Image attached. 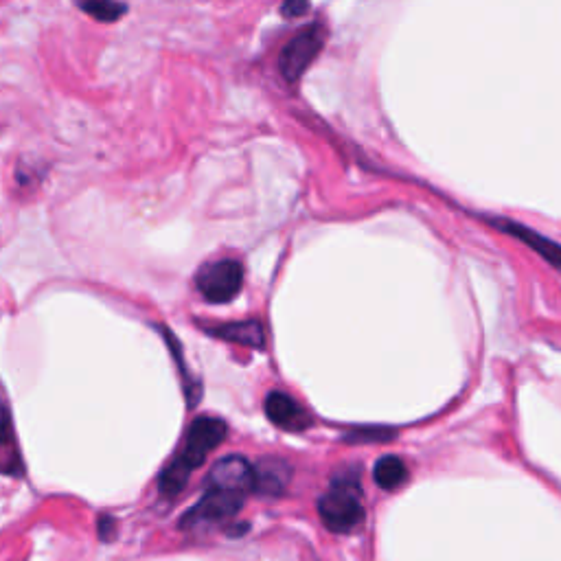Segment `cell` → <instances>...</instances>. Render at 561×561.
<instances>
[{"instance_id": "cell-1", "label": "cell", "mask_w": 561, "mask_h": 561, "mask_svg": "<svg viewBox=\"0 0 561 561\" xmlns=\"http://www.w3.org/2000/svg\"><path fill=\"white\" fill-rule=\"evenodd\" d=\"M228 434V426L217 417H198L189 426L185 448L171 461L158 478V489L163 496H178L187 487L189 476L204 465L209 454L220 448Z\"/></svg>"}, {"instance_id": "cell-2", "label": "cell", "mask_w": 561, "mask_h": 561, "mask_svg": "<svg viewBox=\"0 0 561 561\" xmlns=\"http://www.w3.org/2000/svg\"><path fill=\"white\" fill-rule=\"evenodd\" d=\"M318 515L331 533L347 535L356 531L364 520L362 480L356 469H345L331 480L325 496L318 500Z\"/></svg>"}, {"instance_id": "cell-3", "label": "cell", "mask_w": 561, "mask_h": 561, "mask_svg": "<svg viewBox=\"0 0 561 561\" xmlns=\"http://www.w3.org/2000/svg\"><path fill=\"white\" fill-rule=\"evenodd\" d=\"M327 31L320 22L301 29L292 40L285 42L279 55V71L288 84H296L309 71L325 47Z\"/></svg>"}, {"instance_id": "cell-4", "label": "cell", "mask_w": 561, "mask_h": 561, "mask_svg": "<svg viewBox=\"0 0 561 561\" xmlns=\"http://www.w3.org/2000/svg\"><path fill=\"white\" fill-rule=\"evenodd\" d=\"M244 500L246 494H239V491L206 485V491L198 505L191 507L185 515H182L180 526L182 529H198V526L220 524L224 520H231L242 511Z\"/></svg>"}, {"instance_id": "cell-5", "label": "cell", "mask_w": 561, "mask_h": 561, "mask_svg": "<svg viewBox=\"0 0 561 561\" xmlns=\"http://www.w3.org/2000/svg\"><path fill=\"white\" fill-rule=\"evenodd\" d=\"M244 266L237 259H220L206 263L196 277V288L209 303H228L242 292Z\"/></svg>"}, {"instance_id": "cell-6", "label": "cell", "mask_w": 561, "mask_h": 561, "mask_svg": "<svg viewBox=\"0 0 561 561\" xmlns=\"http://www.w3.org/2000/svg\"><path fill=\"white\" fill-rule=\"evenodd\" d=\"M491 224H494L498 231L518 239V242H522L526 248H531L535 255H540L548 266H553L561 274V244H557L555 239L537 233L533 228L513 220H491Z\"/></svg>"}, {"instance_id": "cell-7", "label": "cell", "mask_w": 561, "mask_h": 561, "mask_svg": "<svg viewBox=\"0 0 561 561\" xmlns=\"http://www.w3.org/2000/svg\"><path fill=\"white\" fill-rule=\"evenodd\" d=\"M263 408H266L268 419L274 423V426L285 430V432H303L309 428V419L307 410L292 399L290 395H285L281 391H272L268 393L266 402H263Z\"/></svg>"}, {"instance_id": "cell-8", "label": "cell", "mask_w": 561, "mask_h": 561, "mask_svg": "<svg viewBox=\"0 0 561 561\" xmlns=\"http://www.w3.org/2000/svg\"><path fill=\"white\" fill-rule=\"evenodd\" d=\"M206 485L239 491V494L248 496L253 491V465L244 456H226V459L213 465Z\"/></svg>"}, {"instance_id": "cell-9", "label": "cell", "mask_w": 561, "mask_h": 561, "mask_svg": "<svg viewBox=\"0 0 561 561\" xmlns=\"http://www.w3.org/2000/svg\"><path fill=\"white\" fill-rule=\"evenodd\" d=\"M292 469L283 459H263L253 465V491L263 498H279L290 485Z\"/></svg>"}, {"instance_id": "cell-10", "label": "cell", "mask_w": 561, "mask_h": 561, "mask_svg": "<svg viewBox=\"0 0 561 561\" xmlns=\"http://www.w3.org/2000/svg\"><path fill=\"white\" fill-rule=\"evenodd\" d=\"M211 336L233 342V345H242L250 349H263L266 347V334L259 320H239V323H224L215 327H206Z\"/></svg>"}, {"instance_id": "cell-11", "label": "cell", "mask_w": 561, "mask_h": 561, "mask_svg": "<svg viewBox=\"0 0 561 561\" xmlns=\"http://www.w3.org/2000/svg\"><path fill=\"white\" fill-rule=\"evenodd\" d=\"M0 474H22V456L14 432V421H11L9 408L3 402H0Z\"/></svg>"}, {"instance_id": "cell-12", "label": "cell", "mask_w": 561, "mask_h": 561, "mask_svg": "<svg viewBox=\"0 0 561 561\" xmlns=\"http://www.w3.org/2000/svg\"><path fill=\"white\" fill-rule=\"evenodd\" d=\"M373 478L377 487H382L384 491H395L408 480V467L399 456H382V459L375 463Z\"/></svg>"}, {"instance_id": "cell-13", "label": "cell", "mask_w": 561, "mask_h": 561, "mask_svg": "<svg viewBox=\"0 0 561 561\" xmlns=\"http://www.w3.org/2000/svg\"><path fill=\"white\" fill-rule=\"evenodd\" d=\"M77 7L99 22H117L128 14V5L121 0H77Z\"/></svg>"}, {"instance_id": "cell-14", "label": "cell", "mask_w": 561, "mask_h": 561, "mask_svg": "<svg viewBox=\"0 0 561 561\" xmlns=\"http://www.w3.org/2000/svg\"><path fill=\"white\" fill-rule=\"evenodd\" d=\"M309 0H283L281 3V14L285 18H301L307 14Z\"/></svg>"}, {"instance_id": "cell-15", "label": "cell", "mask_w": 561, "mask_h": 561, "mask_svg": "<svg viewBox=\"0 0 561 561\" xmlns=\"http://www.w3.org/2000/svg\"><path fill=\"white\" fill-rule=\"evenodd\" d=\"M114 535V518L112 515H101L99 518V537L101 540H112Z\"/></svg>"}]
</instances>
